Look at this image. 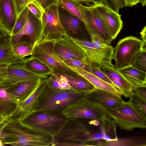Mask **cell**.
<instances>
[{"instance_id": "6da1fadb", "label": "cell", "mask_w": 146, "mask_h": 146, "mask_svg": "<svg viewBox=\"0 0 146 146\" xmlns=\"http://www.w3.org/2000/svg\"><path fill=\"white\" fill-rule=\"evenodd\" d=\"M102 120L67 118L60 131L53 136L54 146H99L104 139Z\"/></svg>"}, {"instance_id": "7a4b0ae2", "label": "cell", "mask_w": 146, "mask_h": 146, "mask_svg": "<svg viewBox=\"0 0 146 146\" xmlns=\"http://www.w3.org/2000/svg\"><path fill=\"white\" fill-rule=\"evenodd\" d=\"M3 146H54L53 136L35 130L21 121L6 119L0 125Z\"/></svg>"}, {"instance_id": "3957f363", "label": "cell", "mask_w": 146, "mask_h": 146, "mask_svg": "<svg viewBox=\"0 0 146 146\" xmlns=\"http://www.w3.org/2000/svg\"><path fill=\"white\" fill-rule=\"evenodd\" d=\"M85 94L75 90H54L49 88L46 83L45 86L38 98L36 108L33 112L44 110L62 112L71 104L84 98Z\"/></svg>"}, {"instance_id": "277c9868", "label": "cell", "mask_w": 146, "mask_h": 146, "mask_svg": "<svg viewBox=\"0 0 146 146\" xmlns=\"http://www.w3.org/2000/svg\"><path fill=\"white\" fill-rule=\"evenodd\" d=\"M67 119L61 112L44 110L33 112L21 121L35 130L53 136L60 131Z\"/></svg>"}, {"instance_id": "5b68a950", "label": "cell", "mask_w": 146, "mask_h": 146, "mask_svg": "<svg viewBox=\"0 0 146 146\" xmlns=\"http://www.w3.org/2000/svg\"><path fill=\"white\" fill-rule=\"evenodd\" d=\"M106 116L112 119L120 129L132 131L135 128H146V118L137 112L128 102L117 108L105 110Z\"/></svg>"}, {"instance_id": "8992f818", "label": "cell", "mask_w": 146, "mask_h": 146, "mask_svg": "<svg viewBox=\"0 0 146 146\" xmlns=\"http://www.w3.org/2000/svg\"><path fill=\"white\" fill-rule=\"evenodd\" d=\"M55 41L42 40L34 47L31 57L40 60L52 71L78 74L56 55L53 48Z\"/></svg>"}, {"instance_id": "52a82bcc", "label": "cell", "mask_w": 146, "mask_h": 146, "mask_svg": "<svg viewBox=\"0 0 146 146\" xmlns=\"http://www.w3.org/2000/svg\"><path fill=\"white\" fill-rule=\"evenodd\" d=\"M141 40L132 36L120 40L114 48L113 59L117 68L120 69L131 65L137 54L141 49Z\"/></svg>"}, {"instance_id": "ba28073f", "label": "cell", "mask_w": 146, "mask_h": 146, "mask_svg": "<svg viewBox=\"0 0 146 146\" xmlns=\"http://www.w3.org/2000/svg\"><path fill=\"white\" fill-rule=\"evenodd\" d=\"M62 113L67 118L95 119L102 120L107 117L105 110L93 104L84 98L75 101L66 107Z\"/></svg>"}, {"instance_id": "9c48e42d", "label": "cell", "mask_w": 146, "mask_h": 146, "mask_svg": "<svg viewBox=\"0 0 146 146\" xmlns=\"http://www.w3.org/2000/svg\"><path fill=\"white\" fill-rule=\"evenodd\" d=\"M58 4L51 6L42 13V39L56 40L67 35L60 21Z\"/></svg>"}, {"instance_id": "30bf717a", "label": "cell", "mask_w": 146, "mask_h": 146, "mask_svg": "<svg viewBox=\"0 0 146 146\" xmlns=\"http://www.w3.org/2000/svg\"><path fill=\"white\" fill-rule=\"evenodd\" d=\"M58 7L60 21L67 35L79 40L91 41V36L83 21L70 14L59 3Z\"/></svg>"}, {"instance_id": "8fae6325", "label": "cell", "mask_w": 146, "mask_h": 146, "mask_svg": "<svg viewBox=\"0 0 146 146\" xmlns=\"http://www.w3.org/2000/svg\"><path fill=\"white\" fill-rule=\"evenodd\" d=\"M80 10L83 21L90 36H99L111 45L113 40L105 30L94 5L85 6L81 3Z\"/></svg>"}, {"instance_id": "7c38bea8", "label": "cell", "mask_w": 146, "mask_h": 146, "mask_svg": "<svg viewBox=\"0 0 146 146\" xmlns=\"http://www.w3.org/2000/svg\"><path fill=\"white\" fill-rule=\"evenodd\" d=\"M53 48L56 55L63 61L75 60L87 62L84 51L67 35L55 40Z\"/></svg>"}, {"instance_id": "4fadbf2b", "label": "cell", "mask_w": 146, "mask_h": 146, "mask_svg": "<svg viewBox=\"0 0 146 146\" xmlns=\"http://www.w3.org/2000/svg\"><path fill=\"white\" fill-rule=\"evenodd\" d=\"M84 99L104 110L117 108L125 102L121 97L96 87L86 93Z\"/></svg>"}, {"instance_id": "5bb4252c", "label": "cell", "mask_w": 146, "mask_h": 146, "mask_svg": "<svg viewBox=\"0 0 146 146\" xmlns=\"http://www.w3.org/2000/svg\"><path fill=\"white\" fill-rule=\"evenodd\" d=\"M94 6L106 32L112 40H114L123 27L121 15L104 4Z\"/></svg>"}, {"instance_id": "9a60e30c", "label": "cell", "mask_w": 146, "mask_h": 146, "mask_svg": "<svg viewBox=\"0 0 146 146\" xmlns=\"http://www.w3.org/2000/svg\"><path fill=\"white\" fill-rule=\"evenodd\" d=\"M85 52L87 60L97 65L102 63H111L114 48L111 46L106 48H99L89 41L81 40L71 37Z\"/></svg>"}, {"instance_id": "2e32d148", "label": "cell", "mask_w": 146, "mask_h": 146, "mask_svg": "<svg viewBox=\"0 0 146 146\" xmlns=\"http://www.w3.org/2000/svg\"><path fill=\"white\" fill-rule=\"evenodd\" d=\"M42 33L41 20L36 18L29 10L27 21L24 27L17 34L11 37L13 46L25 36L28 37L35 46L42 39Z\"/></svg>"}, {"instance_id": "e0dca14e", "label": "cell", "mask_w": 146, "mask_h": 146, "mask_svg": "<svg viewBox=\"0 0 146 146\" xmlns=\"http://www.w3.org/2000/svg\"><path fill=\"white\" fill-rule=\"evenodd\" d=\"M46 79H42L36 89L26 100L18 103L15 111L7 119L21 121L34 112L38 98L45 86Z\"/></svg>"}, {"instance_id": "ac0fdd59", "label": "cell", "mask_w": 146, "mask_h": 146, "mask_svg": "<svg viewBox=\"0 0 146 146\" xmlns=\"http://www.w3.org/2000/svg\"><path fill=\"white\" fill-rule=\"evenodd\" d=\"M100 70L110 80L114 86L126 98L129 97L133 90V86L125 78L115 65L111 63H102Z\"/></svg>"}, {"instance_id": "d6986e66", "label": "cell", "mask_w": 146, "mask_h": 146, "mask_svg": "<svg viewBox=\"0 0 146 146\" xmlns=\"http://www.w3.org/2000/svg\"><path fill=\"white\" fill-rule=\"evenodd\" d=\"M48 76L32 72L23 64H11L8 67V78L2 86H8L20 82L46 79Z\"/></svg>"}, {"instance_id": "ffe728a7", "label": "cell", "mask_w": 146, "mask_h": 146, "mask_svg": "<svg viewBox=\"0 0 146 146\" xmlns=\"http://www.w3.org/2000/svg\"><path fill=\"white\" fill-rule=\"evenodd\" d=\"M17 19L12 0H0V28L10 36Z\"/></svg>"}, {"instance_id": "44dd1931", "label": "cell", "mask_w": 146, "mask_h": 146, "mask_svg": "<svg viewBox=\"0 0 146 146\" xmlns=\"http://www.w3.org/2000/svg\"><path fill=\"white\" fill-rule=\"evenodd\" d=\"M42 79L17 82L8 86L6 91L19 103L26 100L33 93Z\"/></svg>"}, {"instance_id": "7402d4cb", "label": "cell", "mask_w": 146, "mask_h": 146, "mask_svg": "<svg viewBox=\"0 0 146 146\" xmlns=\"http://www.w3.org/2000/svg\"><path fill=\"white\" fill-rule=\"evenodd\" d=\"M27 59L19 56L15 52L11 37H9L0 44V64H23Z\"/></svg>"}, {"instance_id": "603a6c76", "label": "cell", "mask_w": 146, "mask_h": 146, "mask_svg": "<svg viewBox=\"0 0 146 146\" xmlns=\"http://www.w3.org/2000/svg\"><path fill=\"white\" fill-rule=\"evenodd\" d=\"M52 73L62 75L66 78L69 83L77 92L86 93L92 90L95 86L87 79L78 73L72 74L53 70Z\"/></svg>"}, {"instance_id": "cb8c5ba5", "label": "cell", "mask_w": 146, "mask_h": 146, "mask_svg": "<svg viewBox=\"0 0 146 146\" xmlns=\"http://www.w3.org/2000/svg\"><path fill=\"white\" fill-rule=\"evenodd\" d=\"M7 86H0V116L6 119L10 117L15 111L18 104L6 91Z\"/></svg>"}, {"instance_id": "d4e9b609", "label": "cell", "mask_w": 146, "mask_h": 146, "mask_svg": "<svg viewBox=\"0 0 146 146\" xmlns=\"http://www.w3.org/2000/svg\"><path fill=\"white\" fill-rule=\"evenodd\" d=\"M69 66L73 70L85 78L95 87L113 92L121 97L122 95V93L115 86L106 82L91 73L79 67Z\"/></svg>"}, {"instance_id": "484cf974", "label": "cell", "mask_w": 146, "mask_h": 146, "mask_svg": "<svg viewBox=\"0 0 146 146\" xmlns=\"http://www.w3.org/2000/svg\"><path fill=\"white\" fill-rule=\"evenodd\" d=\"M119 70L133 87L146 86V72L136 69L131 64Z\"/></svg>"}, {"instance_id": "4316f807", "label": "cell", "mask_w": 146, "mask_h": 146, "mask_svg": "<svg viewBox=\"0 0 146 146\" xmlns=\"http://www.w3.org/2000/svg\"><path fill=\"white\" fill-rule=\"evenodd\" d=\"M46 86L50 89L58 91H76L70 85L66 77L52 73L46 78Z\"/></svg>"}, {"instance_id": "83f0119b", "label": "cell", "mask_w": 146, "mask_h": 146, "mask_svg": "<svg viewBox=\"0 0 146 146\" xmlns=\"http://www.w3.org/2000/svg\"><path fill=\"white\" fill-rule=\"evenodd\" d=\"M23 64L28 70L38 74L49 76L52 73V70L46 64L35 58H27Z\"/></svg>"}, {"instance_id": "f1b7e54d", "label": "cell", "mask_w": 146, "mask_h": 146, "mask_svg": "<svg viewBox=\"0 0 146 146\" xmlns=\"http://www.w3.org/2000/svg\"><path fill=\"white\" fill-rule=\"evenodd\" d=\"M102 121L104 131V139L106 142L117 141L116 125L113 119L106 117Z\"/></svg>"}, {"instance_id": "f546056e", "label": "cell", "mask_w": 146, "mask_h": 146, "mask_svg": "<svg viewBox=\"0 0 146 146\" xmlns=\"http://www.w3.org/2000/svg\"><path fill=\"white\" fill-rule=\"evenodd\" d=\"M34 45L29 40H23L21 39L13 46L15 52L19 56L22 57L31 55Z\"/></svg>"}, {"instance_id": "4dcf8cb0", "label": "cell", "mask_w": 146, "mask_h": 146, "mask_svg": "<svg viewBox=\"0 0 146 146\" xmlns=\"http://www.w3.org/2000/svg\"><path fill=\"white\" fill-rule=\"evenodd\" d=\"M128 102L137 112L146 118V102L140 98L133 90Z\"/></svg>"}, {"instance_id": "1f68e13d", "label": "cell", "mask_w": 146, "mask_h": 146, "mask_svg": "<svg viewBox=\"0 0 146 146\" xmlns=\"http://www.w3.org/2000/svg\"><path fill=\"white\" fill-rule=\"evenodd\" d=\"M59 3L70 14L83 21L80 10L82 3L74 0H60Z\"/></svg>"}, {"instance_id": "d6a6232c", "label": "cell", "mask_w": 146, "mask_h": 146, "mask_svg": "<svg viewBox=\"0 0 146 146\" xmlns=\"http://www.w3.org/2000/svg\"><path fill=\"white\" fill-rule=\"evenodd\" d=\"M131 64L136 69L146 72V48L140 51L134 58Z\"/></svg>"}, {"instance_id": "836d02e7", "label": "cell", "mask_w": 146, "mask_h": 146, "mask_svg": "<svg viewBox=\"0 0 146 146\" xmlns=\"http://www.w3.org/2000/svg\"><path fill=\"white\" fill-rule=\"evenodd\" d=\"M29 11L27 6L21 13L15 23L11 37L16 35L23 27L27 21Z\"/></svg>"}, {"instance_id": "e575fe53", "label": "cell", "mask_w": 146, "mask_h": 146, "mask_svg": "<svg viewBox=\"0 0 146 146\" xmlns=\"http://www.w3.org/2000/svg\"><path fill=\"white\" fill-rule=\"evenodd\" d=\"M88 62L90 66L91 73L106 82L115 86L110 80L100 70V66L90 62Z\"/></svg>"}, {"instance_id": "d590c367", "label": "cell", "mask_w": 146, "mask_h": 146, "mask_svg": "<svg viewBox=\"0 0 146 146\" xmlns=\"http://www.w3.org/2000/svg\"><path fill=\"white\" fill-rule=\"evenodd\" d=\"M103 4L118 13L120 9L125 7V0H104Z\"/></svg>"}, {"instance_id": "8d00e7d4", "label": "cell", "mask_w": 146, "mask_h": 146, "mask_svg": "<svg viewBox=\"0 0 146 146\" xmlns=\"http://www.w3.org/2000/svg\"><path fill=\"white\" fill-rule=\"evenodd\" d=\"M60 0H32L43 12L51 6L58 4Z\"/></svg>"}, {"instance_id": "74e56055", "label": "cell", "mask_w": 146, "mask_h": 146, "mask_svg": "<svg viewBox=\"0 0 146 146\" xmlns=\"http://www.w3.org/2000/svg\"><path fill=\"white\" fill-rule=\"evenodd\" d=\"M64 62L69 66L79 67L90 73H91L90 66L88 62L75 60H67Z\"/></svg>"}, {"instance_id": "f35d334b", "label": "cell", "mask_w": 146, "mask_h": 146, "mask_svg": "<svg viewBox=\"0 0 146 146\" xmlns=\"http://www.w3.org/2000/svg\"><path fill=\"white\" fill-rule=\"evenodd\" d=\"M16 12L17 18L22 11L32 0H12Z\"/></svg>"}, {"instance_id": "ab89813d", "label": "cell", "mask_w": 146, "mask_h": 146, "mask_svg": "<svg viewBox=\"0 0 146 146\" xmlns=\"http://www.w3.org/2000/svg\"><path fill=\"white\" fill-rule=\"evenodd\" d=\"M91 42L97 48H106L111 45L99 36H91Z\"/></svg>"}, {"instance_id": "60d3db41", "label": "cell", "mask_w": 146, "mask_h": 146, "mask_svg": "<svg viewBox=\"0 0 146 146\" xmlns=\"http://www.w3.org/2000/svg\"><path fill=\"white\" fill-rule=\"evenodd\" d=\"M29 10L38 19H41L43 12L33 1L29 3L27 5Z\"/></svg>"}, {"instance_id": "b9f144b4", "label": "cell", "mask_w": 146, "mask_h": 146, "mask_svg": "<svg viewBox=\"0 0 146 146\" xmlns=\"http://www.w3.org/2000/svg\"><path fill=\"white\" fill-rule=\"evenodd\" d=\"M11 64H0V86H2L8 76V68Z\"/></svg>"}, {"instance_id": "7bdbcfd3", "label": "cell", "mask_w": 146, "mask_h": 146, "mask_svg": "<svg viewBox=\"0 0 146 146\" xmlns=\"http://www.w3.org/2000/svg\"><path fill=\"white\" fill-rule=\"evenodd\" d=\"M133 91L142 99L146 102V86H133Z\"/></svg>"}, {"instance_id": "ee69618b", "label": "cell", "mask_w": 146, "mask_h": 146, "mask_svg": "<svg viewBox=\"0 0 146 146\" xmlns=\"http://www.w3.org/2000/svg\"><path fill=\"white\" fill-rule=\"evenodd\" d=\"M9 36L5 31L0 28V44Z\"/></svg>"}, {"instance_id": "f6af8a7d", "label": "cell", "mask_w": 146, "mask_h": 146, "mask_svg": "<svg viewBox=\"0 0 146 146\" xmlns=\"http://www.w3.org/2000/svg\"><path fill=\"white\" fill-rule=\"evenodd\" d=\"M125 7H131L140 3L139 0H125Z\"/></svg>"}, {"instance_id": "bcb514c9", "label": "cell", "mask_w": 146, "mask_h": 146, "mask_svg": "<svg viewBox=\"0 0 146 146\" xmlns=\"http://www.w3.org/2000/svg\"><path fill=\"white\" fill-rule=\"evenodd\" d=\"M83 3L88 6H91L95 5L93 0H74Z\"/></svg>"}, {"instance_id": "7dc6e473", "label": "cell", "mask_w": 146, "mask_h": 146, "mask_svg": "<svg viewBox=\"0 0 146 146\" xmlns=\"http://www.w3.org/2000/svg\"><path fill=\"white\" fill-rule=\"evenodd\" d=\"M146 26L145 25L143 28L140 33L142 38V40L144 42H146Z\"/></svg>"}, {"instance_id": "c3c4849f", "label": "cell", "mask_w": 146, "mask_h": 146, "mask_svg": "<svg viewBox=\"0 0 146 146\" xmlns=\"http://www.w3.org/2000/svg\"><path fill=\"white\" fill-rule=\"evenodd\" d=\"M95 5L103 4L104 0H93Z\"/></svg>"}, {"instance_id": "681fc988", "label": "cell", "mask_w": 146, "mask_h": 146, "mask_svg": "<svg viewBox=\"0 0 146 146\" xmlns=\"http://www.w3.org/2000/svg\"><path fill=\"white\" fill-rule=\"evenodd\" d=\"M140 3L143 7L145 6L146 5V0H139Z\"/></svg>"}, {"instance_id": "f907efd6", "label": "cell", "mask_w": 146, "mask_h": 146, "mask_svg": "<svg viewBox=\"0 0 146 146\" xmlns=\"http://www.w3.org/2000/svg\"><path fill=\"white\" fill-rule=\"evenodd\" d=\"M6 119L0 116V125Z\"/></svg>"}]
</instances>
